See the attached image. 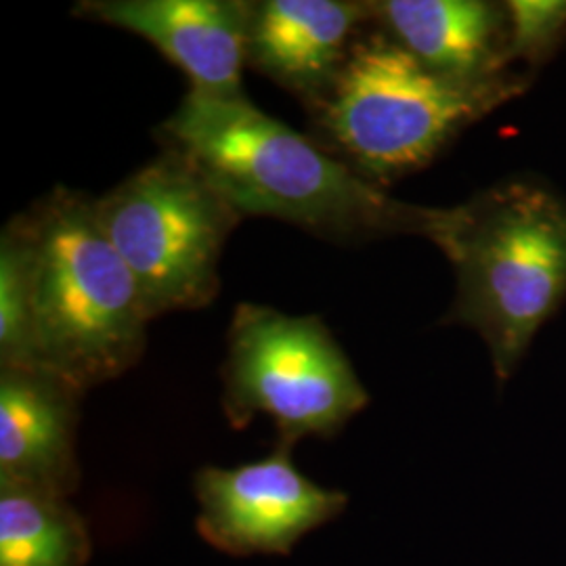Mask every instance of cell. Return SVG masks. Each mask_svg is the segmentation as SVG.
Wrapping results in <instances>:
<instances>
[{
    "label": "cell",
    "mask_w": 566,
    "mask_h": 566,
    "mask_svg": "<svg viewBox=\"0 0 566 566\" xmlns=\"http://www.w3.org/2000/svg\"><path fill=\"white\" fill-rule=\"evenodd\" d=\"M158 137L166 149L196 164L243 219H280L329 242L430 240L443 212L388 196L248 97L214 99L189 91L160 124Z\"/></svg>",
    "instance_id": "6da1fadb"
},
{
    "label": "cell",
    "mask_w": 566,
    "mask_h": 566,
    "mask_svg": "<svg viewBox=\"0 0 566 566\" xmlns=\"http://www.w3.org/2000/svg\"><path fill=\"white\" fill-rule=\"evenodd\" d=\"M430 242L458 280L443 322L483 338L504 385L566 298V200L544 182H500L443 208Z\"/></svg>",
    "instance_id": "7a4b0ae2"
},
{
    "label": "cell",
    "mask_w": 566,
    "mask_h": 566,
    "mask_svg": "<svg viewBox=\"0 0 566 566\" xmlns=\"http://www.w3.org/2000/svg\"><path fill=\"white\" fill-rule=\"evenodd\" d=\"M18 217L30 245L32 369L81 390L118 378L142 359L149 319L95 200L57 187Z\"/></svg>",
    "instance_id": "3957f363"
},
{
    "label": "cell",
    "mask_w": 566,
    "mask_h": 566,
    "mask_svg": "<svg viewBox=\"0 0 566 566\" xmlns=\"http://www.w3.org/2000/svg\"><path fill=\"white\" fill-rule=\"evenodd\" d=\"M528 88L525 74L455 81L405 51L382 30L364 34L313 112L338 158L376 185L432 163L474 122Z\"/></svg>",
    "instance_id": "277c9868"
},
{
    "label": "cell",
    "mask_w": 566,
    "mask_h": 566,
    "mask_svg": "<svg viewBox=\"0 0 566 566\" xmlns=\"http://www.w3.org/2000/svg\"><path fill=\"white\" fill-rule=\"evenodd\" d=\"M95 214L149 322L217 298L224 243L243 219L196 164L166 147L97 198Z\"/></svg>",
    "instance_id": "5b68a950"
},
{
    "label": "cell",
    "mask_w": 566,
    "mask_h": 566,
    "mask_svg": "<svg viewBox=\"0 0 566 566\" xmlns=\"http://www.w3.org/2000/svg\"><path fill=\"white\" fill-rule=\"evenodd\" d=\"M227 343L224 413L235 428L261 413L292 447L336 434L369 403L340 344L315 315L238 304Z\"/></svg>",
    "instance_id": "8992f818"
},
{
    "label": "cell",
    "mask_w": 566,
    "mask_h": 566,
    "mask_svg": "<svg viewBox=\"0 0 566 566\" xmlns=\"http://www.w3.org/2000/svg\"><path fill=\"white\" fill-rule=\"evenodd\" d=\"M198 528L229 554H285L313 528L338 516L346 495L313 483L294 465L290 446L235 468L196 476Z\"/></svg>",
    "instance_id": "52a82bcc"
},
{
    "label": "cell",
    "mask_w": 566,
    "mask_h": 566,
    "mask_svg": "<svg viewBox=\"0 0 566 566\" xmlns=\"http://www.w3.org/2000/svg\"><path fill=\"white\" fill-rule=\"evenodd\" d=\"M74 13L151 42L214 99L245 97L250 2L242 0H84Z\"/></svg>",
    "instance_id": "ba28073f"
},
{
    "label": "cell",
    "mask_w": 566,
    "mask_h": 566,
    "mask_svg": "<svg viewBox=\"0 0 566 566\" xmlns=\"http://www.w3.org/2000/svg\"><path fill=\"white\" fill-rule=\"evenodd\" d=\"M369 23H374L371 2H250L248 65L315 112L334 88Z\"/></svg>",
    "instance_id": "9c48e42d"
},
{
    "label": "cell",
    "mask_w": 566,
    "mask_h": 566,
    "mask_svg": "<svg viewBox=\"0 0 566 566\" xmlns=\"http://www.w3.org/2000/svg\"><path fill=\"white\" fill-rule=\"evenodd\" d=\"M81 388L57 374L2 367L0 479L61 495L76 479L74 426Z\"/></svg>",
    "instance_id": "30bf717a"
},
{
    "label": "cell",
    "mask_w": 566,
    "mask_h": 566,
    "mask_svg": "<svg viewBox=\"0 0 566 566\" xmlns=\"http://www.w3.org/2000/svg\"><path fill=\"white\" fill-rule=\"evenodd\" d=\"M374 23L426 67L455 81L507 72L506 4L485 0H380Z\"/></svg>",
    "instance_id": "8fae6325"
},
{
    "label": "cell",
    "mask_w": 566,
    "mask_h": 566,
    "mask_svg": "<svg viewBox=\"0 0 566 566\" xmlns=\"http://www.w3.org/2000/svg\"><path fill=\"white\" fill-rule=\"evenodd\" d=\"M81 528L61 495L2 483L0 566H81Z\"/></svg>",
    "instance_id": "7c38bea8"
},
{
    "label": "cell",
    "mask_w": 566,
    "mask_h": 566,
    "mask_svg": "<svg viewBox=\"0 0 566 566\" xmlns=\"http://www.w3.org/2000/svg\"><path fill=\"white\" fill-rule=\"evenodd\" d=\"M0 361L2 367H34L30 245L20 217L0 238Z\"/></svg>",
    "instance_id": "4fadbf2b"
},
{
    "label": "cell",
    "mask_w": 566,
    "mask_h": 566,
    "mask_svg": "<svg viewBox=\"0 0 566 566\" xmlns=\"http://www.w3.org/2000/svg\"><path fill=\"white\" fill-rule=\"evenodd\" d=\"M507 63L523 61L537 70L566 42V0H512Z\"/></svg>",
    "instance_id": "5bb4252c"
}]
</instances>
